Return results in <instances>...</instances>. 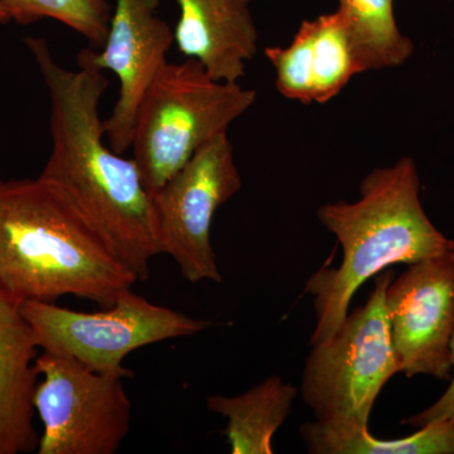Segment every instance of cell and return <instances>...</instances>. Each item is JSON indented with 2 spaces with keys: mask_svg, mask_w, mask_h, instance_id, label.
<instances>
[{
  "mask_svg": "<svg viewBox=\"0 0 454 454\" xmlns=\"http://www.w3.org/2000/svg\"><path fill=\"white\" fill-rule=\"evenodd\" d=\"M25 43L51 101L52 151L41 177L67 193L138 280L148 279L152 260L162 254L153 200L133 158L106 142L100 101L109 82L104 71L80 59L79 70L62 67L44 38L28 37Z\"/></svg>",
  "mask_w": 454,
  "mask_h": 454,
  "instance_id": "cell-1",
  "label": "cell"
},
{
  "mask_svg": "<svg viewBox=\"0 0 454 454\" xmlns=\"http://www.w3.org/2000/svg\"><path fill=\"white\" fill-rule=\"evenodd\" d=\"M297 394V387L270 376L241 395L208 396L207 408L226 418L223 435L232 454H271L274 435L291 414Z\"/></svg>",
  "mask_w": 454,
  "mask_h": 454,
  "instance_id": "cell-14",
  "label": "cell"
},
{
  "mask_svg": "<svg viewBox=\"0 0 454 454\" xmlns=\"http://www.w3.org/2000/svg\"><path fill=\"white\" fill-rule=\"evenodd\" d=\"M385 304L400 372L450 380L454 250L409 265L391 280Z\"/></svg>",
  "mask_w": 454,
  "mask_h": 454,
  "instance_id": "cell-9",
  "label": "cell"
},
{
  "mask_svg": "<svg viewBox=\"0 0 454 454\" xmlns=\"http://www.w3.org/2000/svg\"><path fill=\"white\" fill-rule=\"evenodd\" d=\"M337 9L348 20L363 74L399 67L413 55V41L397 26L394 0H339Z\"/></svg>",
  "mask_w": 454,
  "mask_h": 454,
  "instance_id": "cell-16",
  "label": "cell"
},
{
  "mask_svg": "<svg viewBox=\"0 0 454 454\" xmlns=\"http://www.w3.org/2000/svg\"><path fill=\"white\" fill-rule=\"evenodd\" d=\"M317 216L336 236L343 256L340 267H322L306 284L317 315L310 345L337 333L358 288L384 269L454 250V241L424 211L411 157L372 170L361 182L357 201L325 203Z\"/></svg>",
  "mask_w": 454,
  "mask_h": 454,
  "instance_id": "cell-3",
  "label": "cell"
},
{
  "mask_svg": "<svg viewBox=\"0 0 454 454\" xmlns=\"http://www.w3.org/2000/svg\"><path fill=\"white\" fill-rule=\"evenodd\" d=\"M138 278L62 188L0 184V292L18 304L74 295L112 306Z\"/></svg>",
  "mask_w": 454,
  "mask_h": 454,
  "instance_id": "cell-2",
  "label": "cell"
},
{
  "mask_svg": "<svg viewBox=\"0 0 454 454\" xmlns=\"http://www.w3.org/2000/svg\"><path fill=\"white\" fill-rule=\"evenodd\" d=\"M160 0H115L109 32L100 52L85 49L77 59L98 70L112 71L119 80V97L104 121L113 151H129L134 122L146 90L167 64L175 31L158 17Z\"/></svg>",
  "mask_w": 454,
  "mask_h": 454,
  "instance_id": "cell-10",
  "label": "cell"
},
{
  "mask_svg": "<svg viewBox=\"0 0 454 454\" xmlns=\"http://www.w3.org/2000/svg\"><path fill=\"white\" fill-rule=\"evenodd\" d=\"M243 187L227 133L215 137L167 182L153 200L160 250L190 283L223 282L211 244L215 214Z\"/></svg>",
  "mask_w": 454,
  "mask_h": 454,
  "instance_id": "cell-8",
  "label": "cell"
},
{
  "mask_svg": "<svg viewBox=\"0 0 454 454\" xmlns=\"http://www.w3.org/2000/svg\"><path fill=\"white\" fill-rule=\"evenodd\" d=\"M0 5L18 25L57 20L100 49L106 43L113 14L107 0H0Z\"/></svg>",
  "mask_w": 454,
  "mask_h": 454,
  "instance_id": "cell-17",
  "label": "cell"
},
{
  "mask_svg": "<svg viewBox=\"0 0 454 454\" xmlns=\"http://www.w3.org/2000/svg\"><path fill=\"white\" fill-rule=\"evenodd\" d=\"M20 312L32 327L38 348L67 355L98 372L128 379V355L163 340L193 336L211 325L168 307L158 306L127 289L100 312H77L49 301H23Z\"/></svg>",
  "mask_w": 454,
  "mask_h": 454,
  "instance_id": "cell-6",
  "label": "cell"
},
{
  "mask_svg": "<svg viewBox=\"0 0 454 454\" xmlns=\"http://www.w3.org/2000/svg\"><path fill=\"white\" fill-rule=\"evenodd\" d=\"M11 20L9 18L7 11L0 5V25H4V23H8Z\"/></svg>",
  "mask_w": 454,
  "mask_h": 454,
  "instance_id": "cell-19",
  "label": "cell"
},
{
  "mask_svg": "<svg viewBox=\"0 0 454 454\" xmlns=\"http://www.w3.org/2000/svg\"><path fill=\"white\" fill-rule=\"evenodd\" d=\"M37 342L20 304L0 292V454L37 450L35 396Z\"/></svg>",
  "mask_w": 454,
  "mask_h": 454,
  "instance_id": "cell-13",
  "label": "cell"
},
{
  "mask_svg": "<svg viewBox=\"0 0 454 454\" xmlns=\"http://www.w3.org/2000/svg\"><path fill=\"white\" fill-rule=\"evenodd\" d=\"M393 271L379 273L365 306L348 313L330 339L312 345L301 393L317 420L369 427L379 394L400 372L387 321Z\"/></svg>",
  "mask_w": 454,
  "mask_h": 454,
  "instance_id": "cell-5",
  "label": "cell"
},
{
  "mask_svg": "<svg viewBox=\"0 0 454 454\" xmlns=\"http://www.w3.org/2000/svg\"><path fill=\"white\" fill-rule=\"evenodd\" d=\"M256 98L255 90L215 80L196 59L167 62L146 90L131 137V158L151 196Z\"/></svg>",
  "mask_w": 454,
  "mask_h": 454,
  "instance_id": "cell-4",
  "label": "cell"
},
{
  "mask_svg": "<svg viewBox=\"0 0 454 454\" xmlns=\"http://www.w3.org/2000/svg\"><path fill=\"white\" fill-rule=\"evenodd\" d=\"M33 404L43 424L38 454H115L130 432L125 378L98 372L67 355L35 358Z\"/></svg>",
  "mask_w": 454,
  "mask_h": 454,
  "instance_id": "cell-7",
  "label": "cell"
},
{
  "mask_svg": "<svg viewBox=\"0 0 454 454\" xmlns=\"http://www.w3.org/2000/svg\"><path fill=\"white\" fill-rule=\"evenodd\" d=\"M450 348H452L453 373L446 393L429 408L424 409L420 413L403 420V424H409V426H413L414 428H422V427L438 422V420H454V334L452 342H450Z\"/></svg>",
  "mask_w": 454,
  "mask_h": 454,
  "instance_id": "cell-18",
  "label": "cell"
},
{
  "mask_svg": "<svg viewBox=\"0 0 454 454\" xmlns=\"http://www.w3.org/2000/svg\"><path fill=\"white\" fill-rule=\"evenodd\" d=\"M0 184H2V181H0Z\"/></svg>",
  "mask_w": 454,
  "mask_h": 454,
  "instance_id": "cell-20",
  "label": "cell"
},
{
  "mask_svg": "<svg viewBox=\"0 0 454 454\" xmlns=\"http://www.w3.org/2000/svg\"><path fill=\"white\" fill-rule=\"evenodd\" d=\"M265 56L276 71L279 94L301 104H325L363 74L342 12L301 23L291 43L271 46Z\"/></svg>",
  "mask_w": 454,
  "mask_h": 454,
  "instance_id": "cell-11",
  "label": "cell"
},
{
  "mask_svg": "<svg viewBox=\"0 0 454 454\" xmlns=\"http://www.w3.org/2000/svg\"><path fill=\"white\" fill-rule=\"evenodd\" d=\"M253 0H177L179 20L175 43L215 80L239 82L247 62L258 53L259 33Z\"/></svg>",
  "mask_w": 454,
  "mask_h": 454,
  "instance_id": "cell-12",
  "label": "cell"
},
{
  "mask_svg": "<svg viewBox=\"0 0 454 454\" xmlns=\"http://www.w3.org/2000/svg\"><path fill=\"white\" fill-rule=\"evenodd\" d=\"M313 454H454V420H438L397 439L372 437L369 427L346 422H315L301 427Z\"/></svg>",
  "mask_w": 454,
  "mask_h": 454,
  "instance_id": "cell-15",
  "label": "cell"
}]
</instances>
